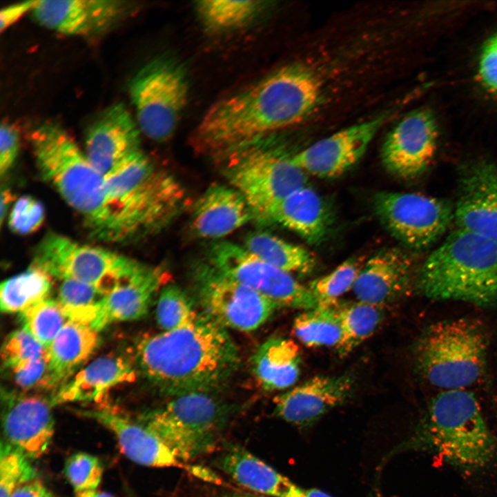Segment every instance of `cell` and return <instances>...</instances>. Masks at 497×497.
<instances>
[{"label": "cell", "mask_w": 497, "mask_h": 497, "mask_svg": "<svg viewBox=\"0 0 497 497\" xmlns=\"http://www.w3.org/2000/svg\"><path fill=\"white\" fill-rule=\"evenodd\" d=\"M322 88V77L311 66H282L212 105L193 131V148L224 159L304 120L318 104Z\"/></svg>", "instance_id": "cell-1"}, {"label": "cell", "mask_w": 497, "mask_h": 497, "mask_svg": "<svg viewBox=\"0 0 497 497\" xmlns=\"http://www.w3.org/2000/svg\"><path fill=\"white\" fill-rule=\"evenodd\" d=\"M135 358L145 378L173 396L210 392L226 382L239 364L226 329L205 315L181 328L144 337Z\"/></svg>", "instance_id": "cell-2"}, {"label": "cell", "mask_w": 497, "mask_h": 497, "mask_svg": "<svg viewBox=\"0 0 497 497\" xmlns=\"http://www.w3.org/2000/svg\"><path fill=\"white\" fill-rule=\"evenodd\" d=\"M106 221L99 240L124 243L158 231L182 206L179 182L139 150L104 177Z\"/></svg>", "instance_id": "cell-3"}, {"label": "cell", "mask_w": 497, "mask_h": 497, "mask_svg": "<svg viewBox=\"0 0 497 497\" xmlns=\"http://www.w3.org/2000/svg\"><path fill=\"white\" fill-rule=\"evenodd\" d=\"M400 448L434 454L467 476L497 464V437L477 398L467 389L444 390L433 397Z\"/></svg>", "instance_id": "cell-4"}, {"label": "cell", "mask_w": 497, "mask_h": 497, "mask_svg": "<svg viewBox=\"0 0 497 497\" xmlns=\"http://www.w3.org/2000/svg\"><path fill=\"white\" fill-rule=\"evenodd\" d=\"M416 286L435 300L497 304V242L458 228L425 260Z\"/></svg>", "instance_id": "cell-5"}, {"label": "cell", "mask_w": 497, "mask_h": 497, "mask_svg": "<svg viewBox=\"0 0 497 497\" xmlns=\"http://www.w3.org/2000/svg\"><path fill=\"white\" fill-rule=\"evenodd\" d=\"M40 175L99 239L106 221L104 177L59 124L44 122L30 137Z\"/></svg>", "instance_id": "cell-6"}, {"label": "cell", "mask_w": 497, "mask_h": 497, "mask_svg": "<svg viewBox=\"0 0 497 497\" xmlns=\"http://www.w3.org/2000/svg\"><path fill=\"white\" fill-rule=\"evenodd\" d=\"M489 344L488 330L479 320L438 321L427 326L414 344L415 367L442 391L467 389L485 375Z\"/></svg>", "instance_id": "cell-7"}, {"label": "cell", "mask_w": 497, "mask_h": 497, "mask_svg": "<svg viewBox=\"0 0 497 497\" xmlns=\"http://www.w3.org/2000/svg\"><path fill=\"white\" fill-rule=\"evenodd\" d=\"M224 173L231 186L245 199L253 219L269 223L275 207L294 191L306 185V173L291 156L265 144V138L227 156Z\"/></svg>", "instance_id": "cell-8"}, {"label": "cell", "mask_w": 497, "mask_h": 497, "mask_svg": "<svg viewBox=\"0 0 497 497\" xmlns=\"http://www.w3.org/2000/svg\"><path fill=\"white\" fill-rule=\"evenodd\" d=\"M227 411L209 392L175 396L141 423L183 461L210 452L216 445Z\"/></svg>", "instance_id": "cell-9"}, {"label": "cell", "mask_w": 497, "mask_h": 497, "mask_svg": "<svg viewBox=\"0 0 497 497\" xmlns=\"http://www.w3.org/2000/svg\"><path fill=\"white\" fill-rule=\"evenodd\" d=\"M128 88L140 131L156 142L169 139L188 98L182 64L170 56L157 57L136 72Z\"/></svg>", "instance_id": "cell-10"}, {"label": "cell", "mask_w": 497, "mask_h": 497, "mask_svg": "<svg viewBox=\"0 0 497 497\" xmlns=\"http://www.w3.org/2000/svg\"><path fill=\"white\" fill-rule=\"evenodd\" d=\"M142 264L110 250L48 233L35 248L31 266L43 271L52 278L88 284L106 295L130 277Z\"/></svg>", "instance_id": "cell-11"}, {"label": "cell", "mask_w": 497, "mask_h": 497, "mask_svg": "<svg viewBox=\"0 0 497 497\" xmlns=\"http://www.w3.org/2000/svg\"><path fill=\"white\" fill-rule=\"evenodd\" d=\"M373 207L389 233L416 251L432 246L454 219L448 201L418 193L380 191L373 197Z\"/></svg>", "instance_id": "cell-12"}, {"label": "cell", "mask_w": 497, "mask_h": 497, "mask_svg": "<svg viewBox=\"0 0 497 497\" xmlns=\"http://www.w3.org/2000/svg\"><path fill=\"white\" fill-rule=\"evenodd\" d=\"M208 264L220 273L255 290L278 306L308 310L318 304L308 286L244 246L220 241L208 251Z\"/></svg>", "instance_id": "cell-13"}, {"label": "cell", "mask_w": 497, "mask_h": 497, "mask_svg": "<svg viewBox=\"0 0 497 497\" xmlns=\"http://www.w3.org/2000/svg\"><path fill=\"white\" fill-rule=\"evenodd\" d=\"M196 276L199 302L205 315L224 328L254 331L277 307L255 290L220 273L208 264L199 269Z\"/></svg>", "instance_id": "cell-14"}, {"label": "cell", "mask_w": 497, "mask_h": 497, "mask_svg": "<svg viewBox=\"0 0 497 497\" xmlns=\"http://www.w3.org/2000/svg\"><path fill=\"white\" fill-rule=\"evenodd\" d=\"M438 127L425 108L403 117L388 133L381 149L382 162L391 175L413 179L429 168L436 152Z\"/></svg>", "instance_id": "cell-15"}, {"label": "cell", "mask_w": 497, "mask_h": 497, "mask_svg": "<svg viewBox=\"0 0 497 497\" xmlns=\"http://www.w3.org/2000/svg\"><path fill=\"white\" fill-rule=\"evenodd\" d=\"M387 117L383 114L342 128L291 155V161L306 174L337 177L362 158Z\"/></svg>", "instance_id": "cell-16"}, {"label": "cell", "mask_w": 497, "mask_h": 497, "mask_svg": "<svg viewBox=\"0 0 497 497\" xmlns=\"http://www.w3.org/2000/svg\"><path fill=\"white\" fill-rule=\"evenodd\" d=\"M134 8L123 0H37L31 12L41 26L56 32L89 37L114 27Z\"/></svg>", "instance_id": "cell-17"}, {"label": "cell", "mask_w": 497, "mask_h": 497, "mask_svg": "<svg viewBox=\"0 0 497 497\" xmlns=\"http://www.w3.org/2000/svg\"><path fill=\"white\" fill-rule=\"evenodd\" d=\"M1 402L6 441L28 458L42 456L54 434L51 397L5 389L1 391Z\"/></svg>", "instance_id": "cell-18"}, {"label": "cell", "mask_w": 497, "mask_h": 497, "mask_svg": "<svg viewBox=\"0 0 497 497\" xmlns=\"http://www.w3.org/2000/svg\"><path fill=\"white\" fill-rule=\"evenodd\" d=\"M454 220L458 228L497 242V166L493 162L476 160L460 168Z\"/></svg>", "instance_id": "cell-19"}, {"label": "cell", "mask_w": 497, "mask_h": 497, "mask_svg": "<svg viewBox=\"0 0 497 497\" xmlns=\"http://www.w3.org/2000/svg\"><path fill=\"white\" fill-rule=\"evenodd\" d=\"M168 277L160 267L142 264L130 277L86 311L79 322L99 332L113 322L142 318L147 313L155 293L166 285Z\"/></svg>", "instance_id": "cell-20"}, {"label": "cell", "mask_w": 497, "mask_h": 497, "mask_svg": "<svg viewBox=\"0 0 497 497\" xmlns=\"http://www.w3.org/2000/svg\"><path fill=\"white\" fill-rule=\"evenodd\" d=\"M140 129L122 103L110 105L90 126L85 154L104 177L124 160L140 150Z\"/></svg>", "instance_id": "cell-21"}, {"label": "cell", "mask_w": 497, "mask_h": 497, "mask_svg": "<svg viewBox=\"0 0 497 497\" xmlns=\"http://www.w3.org/2000/svg\"><path fill=\"white\" fill-rule=\"evenodd\" d=\"M353 380L351 376H315L275 397L277 416L298 426H308L351 396Z\"/></svg>", "instance_id": "cell-22"}, {"label": "cell", "mask_w": 497, "mask_h": 497, "mask_svg": "<svg viewBox=\"0 0 497 497\" xmlns=\"http://www.w3.org/2000/svg\"><path fill=\"white\" fill-rule=\"evenodd\" d=\"M413 263L396 248L382 249L362 266L353 287L358 300L381 306L407 292L413 280Z\"/></svg>", "instance_id": "cell-23"}, {"label": "cell", "mask_w": 497, "mask_h": 497, "mask_svg": "<svg viewBox=\"0 0 497 497\" xmlns=\"http://www.w3.org/2000/svg\"><path fill=\"white\" fill-rule=\"evenodd\" d=\"M95 420L115 436L122 453L133 462L148 467H185L184 462L141 422H137L108 407L79 411Z\"/></svg>", "instance_id": "cell-24"}, {"label": "cell", "mask_w": 497, "mask_h": 497, "mask_svg": "<svg viewBox=\"0 0 497 497\" xmlns=\"http://www.w3.org/2000/svg\"><path fill=\"white\" fill-rule=\"evenodd\" d=\"M251 220V210L236 189L215 184L195 203L191 226L200 237L217 239L233 233Z\"/></svg>", "instance_id": "cell-25"}, {"label": "cell", "mask_w": 497, "mask_h": 497, "mask_svg": "<svg viewBox=\"0 0 497 497\" xmlns=\"http://www.w3.org/2000/svg\"><path fill=\"white\" fill-rule=\"evenodd\" d=\"M269 223H275L312 244L322 242L332 223L331 211L322 196L306 185L294 191L273 209Z\"/></svg>", "instance_id": "cell-26"}, {"label": "cell", "mask_w": 497, "mask_h": 497, "mask_svg": "<svg viewBox=\"0 0 497 497\" xmlns=\"http://www.w3.org/2000/svg\"><path fill=\"white\" fill-rule=\"evenodd\" d=\"M218 467L238 484L270 497H301L303 488L246 450L231 446L217 459Z\"/></svg>", "instance_id": "cell-27"}, {"label": "cell", "mask_w": 497, "mask_h": 497, "mask_svg": "<svg viewBox=\"0 0 497 497\" xmlns=\"http://www.w3.org/2000/svg\"><path fill=\"white\" fill-rule=\"evenodd\" d=\"M135 375L133 362L122 355H108L97 358L66 381L52 396L53 406L92 401Z\"/></svg>", "instance_id": "cell-28"}, {"label": "cell", "mask_w": 497, "mask_h": 497, "mask_svg": "<svg viewBox=\"0 0 497 497\" xmlns=\"http://www.w3.org/2000/svg\"><path fill=\"white\" fill-rule=\"evenodd\" d=\"M298 346L292 340L273 337L255 351L251 364L254 375L266 390L286 389L295 383L300 371Z\"/></svg>", "instance_id": "cell-29"}, {"label": "cell", "mask_w": 497, "mask_h": 497, "mask_svg": "<svg viewBox=\"0 0 497 497\" xmlns=\"http://www.w3.org/2000/svg\"><path fill=\"white\" fill-rule=\"evenodd\" d=\"M89 325L68 320L48 347V355L56 391L72 371L93 353L99 342Z\"/></svg>", "instance_id": "cell-30"}, {"label": "cell", "mask_w": 497, "mask_h": 497, "mask_svg": "<svg viewBox=\"0 0 497 497\" xmlns=\"http://www.w3.org/2000/svg\"><path fill=\"white\" fill-rule=\"evenodd\" d=\"M243 246L266 263L290 273L309 274L316 266L311 251L266 232L249 234Z\"/></svg>", "instance_id": "cell-31"}, {"label": "cell", "mask_w": 497, "mask_h": 497, "mask_svg": "<svg viewBox=\"0 0 497 497\" xmlns=\"http://www.w3.org/2000/svg\"><path fill=\"white\" fill-rule=\"evenodd\" d=\"M52 277L30 266L26 271L3 281L0 286V307L6 313H21L48 298Z\"/></svg>", "instance_id": "cell-32"}, {"label": "cell", "mask_w": 497, "mask_h": 497, "mask_svg": "<svg viewBox=\"0 0 497 497\" xmlns=\"http://www.w3.org/2000/svg\"><path fill=\"white\" fill-rule=\"evenodd\" d=\"M293 332L308 347H337L342 329L338 302L318 305L299 314L293 322Z\"/></svg>", "instance_id": "cell-33"}, {"label": "cell", "mask_w": 497, "mask_h": 497, "mask_svg": "<svg viewBox=\"0 0 497 497\" xmlns=\"http://www.w3.org/2000/svg\"><path fill=\"white\" fill-rule=\"evenodd\" d=\"M262 1L203 0L195 8L204 26L211 32L241 27L257 17L266 7Z\"/></svg>", "instance_id": "cell-34"}, {"label": "cell", "mask_w": 497, "mask_h": 497, "mask_svg": "<svg viewBox=\"0 0 497 497\" xmlns=\"http://www.w3.org/2000/svg\"><path fill=\"white\" fill-rule=\"evenodd\" d=\"M342 335L336 348L341 356L348 355L369 338L380 324L381 306L358 300L338 302Z\"/></svg>", "instance_id": "cell-35"}, {"label": "cell", "mask_w": 497, "mask_h": 497, "mask_svg": "<svg viewBox=\"0 0 497 497\" xmlns=\"http://www.w3.org/2000/svg\"><path fill=\"white\" fill-rule=\"evenodd\" d=\"M23 328L47 349L69 320L57 300L49 298L19 313Z\"/></svg>", "instance_id": "cell-36"}, {"label": "cell", "mask_w": 497, "mask_h": 497, "mask_svg": "<svg viewBox=\"0 0 497 497\" xmlns=\"http://www.w3.org/2000/svg\"><path fill=\"white\" fill-rule=\"evenodd\" d=\"M360 260L349 259L338 265L331 272L312 281L309 289L318 305L338 302V299L353 289L362 267Z\"/></svg>", "instance_id": "cell-37"}, {"label": "cell", "mask_w": 497, "mask_h": 497, "mask_svg": "<svg viewBox=\"0 0 497 497\" xmlns=\"http://www.w3.org/2000/svg\"><path fill=\"white\" fill-rule=\"evenodd\" d=\"M198 316L188 296L179 287L166 284L160 290L156 319L164 331H173L191 324Z\"/></svg>", "instance_id": "cell-38"}, {"label": "cell", "mask_w": 497, "mask_h": 497, "mask_svg": "<svg viewBox=\"0 0 497 497\" xmlns=\"http://www.w3.org/2000/svg\"><path fill=\"white\" fill-rule=\"evenodd\" d=\"M28 457L7 441L0 447V497H10L19 486L35 480L36 470Z\"/></svg>", "instance_id": "cell-39"}, {"label": "cell", "mask_w": 497, "mask_h": 497, "mask_svg": "<svg viewBox=\"0 0 497 497\" xmlns=\"http://www.w3.org/2000/svg\"><path fill=\"white\" fill-rule=\"evenodd\" d=\"M47 353V349L23 328L10 333L1 350L2 367L5 371L21 368Z\"/></svg>", "instance_id": "cell-40"}, {"label": "cell", "mask_w": 497, "mask_h": 497, "mask_svg": "<svg viewBox=\"0 0 497 497\" xmlns=\"http://www.w3.org/2000/svg\"><path fill=\"white\" fill-rule=\"evenodd\" d=\"M61 281L56 300L69 320H76L82 313L105 296L88 284L70 279Z\"/></svg>", "instance_id": "cell-41"}, {"label": "cell", "mask_w": 497, "mask_h": 497, "mask_svg": "<svg viewBox=\"0 0 497 497\" xmlns=\"http://www.w3.org/2000/svg\"><path fill=\"white\" fill-rule=\"evenodd\" d=\"M64 474L75 492L96 489L101 480L103 467L97 457L76 453L66 460Z\"/></svg>", "instance_id": "cell-42"}, {"label": "cell", "mask_w": 497, "mask_h": 497, "mask_svg": "<svg viewBox=\"0 0 497 497\" xmlns=\"http://www.w3.org/2000/svg\"><path fill=\"white\" fill-rule=\"evenodd\" d=\"M5 371L17 387L16 391L55 389L48 350L41 358L21 368Z\"/></svg>", "instance_id": "cell-43"}, {"label": "cell", "mask_w": 497, "mask_h": 497, "mask_svg": "<svg viewBox=\"0 0 497 497\" xmlns=\"http://www.w3.org/2000/svg\"><path fill=\"white\" fill-rule=\"evenodd\" d=\"M43 204L30 195L19 198L8 217L11 231L19 235H28L37 231L44 222Z\"/></svg>", "instance_id": "cell-44"}, {"label": "cell", "mask_w": 497, "mask_h": 497, "mask_svg": "<svg viewBox=\"0 0 497 497\" xmlns=\"http://www.w3.org/2000/svg\"><path fill=\"white\" fill-rule=\"evenodd\" d=\"M478 73L482 83L497 92V34L489 39L482 48Z\"/></svg>", "instance_id": "cell-45"}, {"label": "cell", "mask_w": 497, "mask_h": 497, "mask_svg": "<svg viewBox=\"0 0 497 497\" xmlns=\"http://www.w3.org/2000/svg\"><path fill=\"white\" fill-rule=\"evenodd\" d=\"M19 149V137L16 128L8 122L0 126V174L3 177L16 160Z\"/></svg>", "instance_id": "cell-46"}, {"label": "cell", "mask_w": 497, "mask_h": 497, "mask_svg": "<svg viewBox=\"0 0 497 497\" xmlns=\"http://www.w3.org/2000/svg\"><path fill=\"white\" fill-rule=\"evenodd\" d=\"M36 1H25L11 4L0 10L1 32L8 28L28 11H32Z\"/></svg>", "instance_id": "cell-47"}, {"label": "cell", "mask_w": 497, "mask_h": 497, "mask_svg": "<svg viewBox=\"0 0 497 497\" xmlns=\"http://www.w3.org/2000/svg\"><path fill=\"white\" fill-rule=\"evenodd\" d=\"M10 497H53L44 485L33 480L17 487Z\"/></svg>", "instance_id": "cell-48"}, {"label": "cell", "mask_w": 497, "mask_h": 497, "mask_svg": "<svg viewBox=\"0 0 497 497\" xmlns=\"http://www.w3.org/2000/svg\"><path fill=\"white\" fill-rule=\"evenodd\" d=\"M13 199L10 188L5 187L1 191V224H2L5 215Z\"/></svg>", "instance_id": "cell-49"}, {"label": "cell", "mask_w": 497, "mask_h": 497, "mask_svg": "<svg viewBox=\"0 0 497 497\" xmlns=\"http://www.w3.org/2000/svg\"><path fill=\"white\" fill-rule=\"evenodd\" d=\"M75 497H114V496L106 492L98 491L97 489H90V490L76 491Z\"/></svg>", "instance_id": "cell-50"}, {"label": "cell", "mask_w": 497, "mask_h": 497, "mask_svg": "<svg viewBox=\"0 0 497 497\" xmlns=\"http://www.w3.org/2000/svg\"><path fill=\"white\" fill-rule=\"evenodd\" d=\"M301 497H332L329 494L317 489H303Z\"/></svg>", "instance_id": "cell-51"}, {"label": "cell", "mask_w": 497, "mask_h": 497, "mask_svg": "<svg viewBox=\"0 0 497 497\" xmlns=\"http://www.w3.org/2000/svg\"><path fill=\"white\" fill-rule=\"evenodd\" d=\"M222 497H263L260 495L252 493H245L240 491H232L222 496Z\"/></svg>", "instance_id": "cell-52"}]
</instances>
